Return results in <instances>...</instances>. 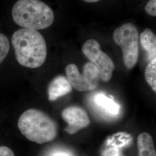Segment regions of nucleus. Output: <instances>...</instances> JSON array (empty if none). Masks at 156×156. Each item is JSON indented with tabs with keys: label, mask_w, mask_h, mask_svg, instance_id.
<instances>
[{
	"label": "nucleus",
	"mask_w": 156,
	"mask_h": 156,
	"mask_svg": "<svg viewBox=\"0 0 156 156\" xmlns=\"http://www.w3.org/2000/svg\"><path fill=\"white\" fill-rule=\"evenodd\" d=\"M17 62L24 67L37 68L45 62L47 46L42 34L37 30L21 28L12 37Z\"/></svg>",
	"instance_id": "nucleus-1"
},
{
	"label": "nucleus",
	"mask_w": 156,
	"mask_h": 156,
	"mask_svg": "<svg viewBox=\"0 0 156 156\" xmlns=\"http://www.w3.org/2000/svg\"><path fill=\"white\" fill-rule=\"evenodd\" d=\"M12 15L17 25L37 31L48 28L55 19L53 10L41 0H18L12 8Z\"/></svg>",
	"instance_id": "nucleus-2"
},
{
	"label": "nucleus",
	"mask_w": 156,
	"mask_h": 156,
	"mask_svg": "<svg viewBox=\"0 0 156 156\" xmlns=\"http://www.w3.org/2000/svg\"><path fill=\"white\" fill-rule=\"evenodd\" d=\"M18 128L27 139L38 144L55 140L57 136L58 126L45 113L37 109L24 112L18 120Z\"/></svg>",
	"instance_id": "nucleus-3"
},
{
	"label": "nucleus",
	"mask_w": 156,
	"mask_h": 156,
	"mask_svg": "<svg viewBox=\"0 0 156 156\" xmlns=\"http://www.w3.org/2000/svg\"><path fill=\"white\" fill-rule=\"evenodd\" d=\"M113 39L122 49L125 66L133 68L138 62L140 50L139 32L136 26L131 23L124 24L114 31Z\"/></svg>",
	"instance_id": "nucleus-4"
},
{
	"label": "nucleus",
	"mask_w": 156,
	"mask_h": 156,
	"mask_svg": "<svg viewBox=\"0 0 156 156\" xmlns=\"http://www.w3.org/2000/svg\"><path fill=\"white\" fill-rule=\"evenodd\" d=\"M66 76L73 88L78 91H86L95 89L100 78V73L94 65L86 62L83 66V73H79L78 67L70 64L66 68Z\"/></svg>",
	"instance_id": "nucleus-5"
},
{
	"label": "nucleus",
	"mask_w": 156,
	"mask_h": 156,
	"mask_svg": "<svg viewBox=\"0 0 156 156\" xmlns=\"http://www.w3.org/2000/svg\"><path fill=\"white\" fill-rule=\"evenodd\" d=\"M82 50L84 56L97 67L101 79L106 82L109 81L115 66L111 58L101 49L99 42L95 39H89L84 42Z\"/></svg>",
	"instance_id": "nucleus-6"
},
{
	"label": "nucleus",
	"mask_w": 156,
	"mask_h": 156,
	"mask_svg": "<svg viewBox=\"0 0 156 156\" xmlns=\"http://www.w3.org/2000/svg\"><path fill=\"white\" fill-rule=\"evenodd\" d=\"M62 116L68 124L65 130L69 134H75L82 128L87 127L90 123L87 113L79 106H69L64 109Z\"/></svg>",
	"instance_id": "nucleus-7"
},
{
	"label": "nucleus",
	"mask_w": 156,
	"mask_h": 156,
	"mask_svg": "<svg viewBox=\"0 0 156 156\" xmlns=\"http://www.w3.org/2000/svg\"><path fill=\"white\" fill-rule=\"evenodd\" d=\"M73 87L67 78L59 75L55 78L50 83L48 87V99L54 101L58 98L68 94L72 91Z\"/></svg>",
	"instance_id": "nucleus-8"
},
{
	"label": "nucleus",
	"mask_w": 156,
	"mask_h": 156,
	"mask_svg": "<svg viewBox=\"0 0 156 156\" xmlns=\"http://www.w3.org/2000/svg\"><path fill=\"white\" fill-rule=\"evenodd\" d=\"M140 41L143 48L147 52L149 59L156 58V37L150 28H146L140 35Z\"/></svg>",
	"instance_id": "nucleus-9"
},
{
	"label": "nucleus",
	"mask_w": 156,
	"mask_h": 156,
	"mask_svg": "<svg viewBox=\"0 0 156 156\" xmlns=\"http://www.w3.org/2000/svg\"><path fill=\"white\" fill-rule=\"evenodd\" d=\"M138 156H156L153 138L147 133L140 134L137 138Z\"/></svg>",
	"instance_id": "nucleus-10"
},
{
	"label": "nucleus",
	"mask_w": 156,
	"mask_h": 156,
	"mask_svg": "<svg viewBox=\"0 0 156 156\" xmlns=\"http://www.w3.org/2000/svg\"><path fill=\"white\" fill-rule=\"evenodd\" d=\"M94 102L97 106L106 114L116 115L120 111V106L113 100L102 93L95 96Z\"/></svg>",
	"instance_id": "nucleus-11"
},
{
	"label": "nucleus",
	"mask_w": 156,
	"mask_h": 156,
	"mask_svg": "<svg viewBox=\"0 0 156 156\" xmlns=\"http://www.w3.org/2000/svg\"><path fill=\"white\" fill-rule=\"evenodd\" d=\"M146 80L156 92V58L150 61L145 70Z\"/></svg>",
	"instance_id": "nucleus-12"
},
{
	"label": "nucleus",
	"mask_w": 156,
	"mask_h": 156,
	"mask_svg": "<svg viewBox=\"0 0 156 156\" xmlns=\"http://www.w3.org/2000/svg\"><path fill=\"white\" fill-rule=\"evenodd\" d=\"M10 49L9 42L8 38L0 33V64L5 60Z\"/></svg>",
	"instance_id": "nucleus-13"
},
{
	"label": "nucleus",
	"mask_w": 156,
	"mask_h": 156,
	"mask_svg": "<svg viewBox=\"0 0 156 156\" xmlns=\"http://www.w3.org/2000/svg\"><path fill=\"white\" fill-rule=\"evenodd\" d=\"M145 11L152 16H156V0H149L145 6Z\"/></svg>",
	"instance_id": "nucleus-14"
},
{
	"label": "nucleus",
	"mask_w": 156,
	"mask_h": 156,
	"mask_svg": "<svg viewBox=\"0 0 156 156\" xmlns=\"http://www.w3.org/2000/svg\"><path fill=\"white\" fill-rule=\"evenodd\" d=\"M0 156H15L13 151L5 146H0Z\"/></svg>",
	"instance_id": "nucleus-15"
},
{
	"label": "nucleus",
	"mask_w": 156,
	"mask_h": 156,
	"mask_svg": "<svg viewBox=\"0 0 156 156\" xmlns=\"http://www.w3.org/2000/svg\"><path fill=\"white\" fill-rule=\"evenodd\" d=\"M51 156H71V155L64 152H57L54 153Z\"/></svg>",
	"instance_id": "nucleus-16"
},
{
	"label": "nucleus",
	"mask_w": 156,
	"mask_h": 156,
	"mask_svg": "<svg viewBox=\"0 0 156 156\" xmlns=\"http://www.w3.org/2000/svg\"><path fill=\"white\" fill-rule=\"evenodd\" d=\"M83 1L86 2H89V3H94L96 2L99 1L100 0H83Z\"/></svg>",
	"instance_id": "nucleus-17"
}]
</instances>
